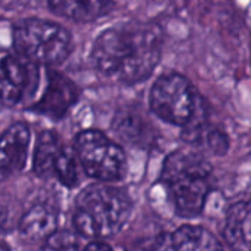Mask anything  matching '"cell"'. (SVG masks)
<instances>
[{"label": "cell", "mask_w": 251, "mask_h": 251, "mask_svg": "<svg viewBox=\"0 0 251 251\" xmlns=\"http://www.w3.org/2000/svg\"><path fill=\"white\" fill-rule=\"evenodd\" d=\"M90 58L105 77L138 84L154 73L161 59V36L151 25L117 24L96 37Z\"/></svg>", "instance_id": "obj_1"}, {"label": "cell", "mask_w": 251, "mask_h": 251, "mask_svg": "<svg viewBox=\"0 0 251 251\" xmlns=\"http://www.w3.org/2000/svg\"><path fill=\"white\" fill-rule=\"evenodd\" d=\"M133 204L127 192L105 182L86 186L75 198L73 223L90 239H105L127 225Z\"/></svg>", "instance_id": "obj_2"}, {"label": "cell", "mask_w": 251, "mask_h": 251, "mask_svg": "<svg viewBox=\"0 0 251 251\" xmlns=\"http://www.w3.org/2000/svg\"><path fill=\"white\" fill-rule=\"evenodd\" d=\"M164 183L176 213L182 217L198 216L213 186L211 166L192 151L172 152L161 170Z\"/></svg>", "instance_id": "obj_3"}, {"label": "cell", "mask_w": 251, "mask_h": 251, "mask_svg": "<svg viewBox=\"0 0 251 251\" xmlns=\"http://www.w3.org/2000/svg\"><path fill=\"white\" fill-rule=\"evenodd\" d=\"M150 106L157 117L173 126L191 127L204 123L202 99L192 83L177 73L157 78L150 92Z\"/></svg>", "instance_id": "obj_4"}, {"label": "cell", "mask_w": 251, "mask_h": 251, "mask_svg": "<svg viewBox=\"0 0 251 251\" xmlns=\"http://www.w3.org/2000/svg\"><path fill=\"white\" fill-rule=\"evenodd\" d=\"M12 43L18 55L37 65H59L71 52L70 33L59 24L40 18L15 24Z\"/></svg>", "instance_id": "obj_5"}, {"label": "cell", "mask_w": 251, "mask_h": 251, "mask_svg": "<svg viewBox=\"0 0 251 251\" xmlns=\"http://www.w3.org/2000/svg\"><path fill=\"white\" fill-rule=\"evenodd\" d=\"M74 151L83 172L98 182H117L127 170L123 148L99 130L80 132L74 141Z\"/></svg>", "instance_id": "obj_6"}, {"label": "cell", "mask_w": 251, "mask_h": 251, "mask_svg": "<svg viewBox=\"0 0 251 251\" xmlns=\"http://www.w3.org/2000/svg\"><path fill=\"white\" fill-rule=\"evenodd\" d=\"M39 65L21 55L0 59V103L15 108L33 100L39 90Z\"/></svg>", "instance_id": "obj_7"}, {"label": "cell", "mask_w": 251, "mask_h": 251, "mask_svg": "<svg viewBox=\"0 0 251 251\" xmlns=\"http://www.w3.org/2000/svg\"><path fill=\"white\" fill-rule=\"evenodd\" d=\"M48 83L42 98L30 105V111L49 117L50 120H61L67 115L70 108L78 100L80 92L77 86L62 73L48 70Z\"/></svg>", "instance_id": "obj_8"}, {"label": "cell", "mask_w": 251, "mask_h": 251, "mask_svg": "<svg viewBox=\"0 0 251 251\" xmlns=\"http://www.w3.org/2000/svg\"><path fill=\"white\" fill-rule=\"evenodd\" d=\"M30 129L24 123H15L0 136V182H3L25 167L30 147Z\"/></svg>", "instance_id": "obj_9"}, {"label": "cell", "mask_w": 251, "mask_h": 251, "mask_svg": "<svg viewBox=\"0 0 251 251\" xmlns=\"http://www.w3.org/2000/svg\"><path fill=\"white\" fill-rule=\"evenodd\" d=\"M151 251H223L217 238L201 226L183 225L161 235Z\"/></svg>", "instance_id": "obj_10"}, {"label": "cell", "mask_w": 251, "mask_h": 251, "mask_svg": "<svg viewBox=\"0 0 251 251\" xmlns=\"http://www.w3.org/2000/svg\"><path fill=\"white\" fill-rule=\"evenodd\" d=\"M223 238L232 251H251V200L239 201L227 210Z\"/></svg>", "instance_id": "obj_11"}, {"label": "cell", "mask_w": 251, "mask_h": 251, "mask_svg": "<svg viewBox=\"0 0 251 251\" xmlns=\"http://www.w3.org/2000/svg\"><path fill=\"white\" fill-rule=\"evenodd\" d=\"M112 130L123 141L130 145H141L150 142L152 130L147 118L138 111V108H123L118 109L112 120Z\"/></svg>", "instance_id": "obj_12"}, {"label": "cell", "mask_w": 251, "mask_h": 251, "mask_svg": "<svg viewBox=\"0 0 251 251\" xmlns=\"http://www.w3.org/2000/svg\"><path fill=\"white\" fill-rule=\"evenodd\" d=\"M49 8L62 18L92 23L109 12L112 0H49Z\"/></svg>", "instance_id": "obj_13"}, {"label": "cell", "mask_w": 251, "mask_h": 251, "mask_svg": "<svg viewBox=\"0 0 251 251\" xmlns=\"http://www.w3.org/2000/svg\"><path fill=\"white\" fill-rule=\"evenodd\" d=\"M58 229V213L48 204L33 205L20 220V233L27 241H40Z\"/></svg>", "instance_id": "obj_14"}, {"label": "cell", "mask_w": 251, "mask_h": 251, "mask_svg": "<svg viewBox=\"0 0 251 251\" xmlns=\"http://www.w3.org/2000/svg\"><path fill=\"white\" fill-rule=\"evenodd\" d=\"M61 148H62V142L53 130H45L39 135L34 150V160H33L34 173L39 177L43 179L52 177L53 163Z\"/></svg>", "instance_id": "obj_15"}, {"label": "cell", "mask_w": 251, "mask_h": 251, "mask_svg": "<svg viewBox=\"0 0 251 251\" xmlns=\"http://www.w3.org/2000/svg\"><path fill=\"white\" fill-rule=\"evenodd\" d=\"M80 169L81 166L74 148L62 145L53 163L52 177H56L67 188H75L80 183Z\"/></svg>", "instance_id": "obj_16"}, {"label": "cell", "mask_w": 251, "mask_h": 251, "mask_svg": "<svg viewBox=\"0 0 251 251\" xmlns=\"http://www.w3.org/2000/svg\"><path fill=\"white\" fill-rule=\"evenodd\" d=\"M39 251H80L78 239L70 230H55L48 238L43 239V244Z\"/></svg>", "instance_id": "obj_17"}, {"label": "cell", "mask_w": 251, "mask_h": 251, "mask_svg": "<svg viewBox=\"0 0 251 251\" xmlns=\"http://www.w3.org/2000/svg\"><path fill=\"white\" fill-rule=\"evenodd\" d=\"M83 251H114L109 244H106L103 239H92Z\"/></svg>", "instance_id": "obj_18"}, {"label": "cell", "mask_w": 251, "mask_h": 251, "mask_svg": "<svg viewBox=\"0 0 251 251\" xmlns=\"http://www.w3.org/2000/svg\"><path fill=\"white\" fill-rule=\"evenodd\" d=\"M0 251H12V248L5 241H0Z\"/></svg>", "instance_id": "obj_19"}]
</instances>
